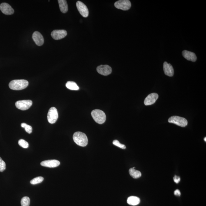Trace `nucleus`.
<instances>
[{
  "instance_id": "c756f323",
  "label": "nucleus",
  "mask_w": 206,
  "mask_h": 206,
  "mask_svg": "<svg viewBox=\"0 0 206 206\" xmlns=\"http://www.w3.org/2000/svg\"><path fill=\"white\" fill-rule=\"evenodd\" d=\"M204 140L205 141V142L206 141V137H205V138H204Z\"/></svg>"
},
{
  "instance_id": "412c9836",
  "label": "nucleus",
  "mask_w": 206,
  "mask_h": 206,
  "mask_svg": "<svg viewBox=\"0 0 206 206\" xmlns=\"http://www.w3.org/2000/svg\"><path fill=\"white\" fill-rule=\"evenodd\" d=\"M30 198L28 197H24L21 200V204L22 206H29Z\"/></svg>"
},
{
  "instance_id": "bb28decb",
  "label": "nucleus",
  "mask_w": 206,
  "mask_h": 206,
  "mask_svg": "<svg viewBox=\"0 0 206 206\" xmlns=\"http://www.w3.org/2000/svg\"><path fill=\"white\" fill-rule=\"evenodd\" d=\"M173 180L174 182L176 183H177V184H178V183L180 182L181 178L180 177H178V176L175 175V177H173Z\"/></svg>"
},
{
  "instance_id": "1a4fd4ad",
  "label": "nucleus",
  "mask_w": 206,
  "mask_h": 206,
  "mask_svg": "<svg viewBox=\"0 0 206 206\" xmlns=\"http://www.w3.org/2000/svg\"><path fill=\"white\" fill-rule=\"evenodd\" d=\"M97 71L100 75L107 76L112 73V68L108 65H101L97 68Z\"/></svg>"
},
{
  "instance_id": "7ed1b4c3",
  "label": "nucleus",
  "mask_w": 206,
  "mask_h": 206,
  "mask_svg": "<svg viewBox=\"0 0 206 206\" xmlns=\"http://www.w3.org/2000/svg\"><path fill=\"white\" fill-rule=\"evenodd\" d=\"M91 114L93 119L98 124H103L106 121V114L101 110L96 109L93 110Z\"/></svg>"
},
{
  "instance_id": "aec40b11",
  "label": "nucleus",
  "mask_w": 206,
  "mask_h": 206,
  "mask_svg": "<svg viewBox=\"0 0 206 206\" xmlns=\"http://www.w3.org/2000/svg\"><path fill=\"white\" fill-rule=\"evenodd\" d=\"M66 86L68 89L71 90H78L79 87L76 82L71 81H69L66 82Z\"/></svg>"
},
{
  "instance_id": "f257e3e1",
  "label": "nucleus",
  "mask_w": 206,
  "mask_h": 206,
  "mask_svg": "<svg viewBox=\"0 0 206 206\" xmlns=\"http://www.w3.org/2000/svg\"><path fill=\"white\" fill-rule=\"evenodd\" d=\"M73 139L76 144L82 147H85L88 142L86 135L81 132H77L74 134Z\"/></svg>"
},
{
  "instance_id": "39448f33",
  "label": "nucleus",
  "mask_w": 206,
  "mask_h": 206,
  "mask_svg": "<svg viewBox=\"0 0 206 206\" xmlns=\"http://www.w3.org/2000/svg\"><path fill=\"white\" fill-rule=\"evenodd\" d=\"M47 118L50 124H54L56 122L58 118V114L57 109L55 107H52L49 109Z\"/></svg>"
},
{
  "instance_id": "5701e85b",
  "label": "nucleus",
  "mask_w": 206,
  "mask_h": 206,
  "mask_svg": "<svg viewBox=\"0 0 206 206\" xmlns=\"http://www.w3.org/2000/svg\"><path fill=\"white\" fill-rule=\"evenodd\" d=\"M18 144L21 147L24 149L28 148L29 147V144L28 142L23 139H21L18 141Z\"/></svg>"
},
{
  "instance_id": "20e7f679",
  "label": "nucleus",
  "mask_w": 206,
  "mask_h": 206,
  "mask_svg": "<svg viewBox=\"0 0 206 206\" xmlns=\"http://www.w3.org/2000/svg\"><path fill=\"white\" fill-rule=\"evenodd\" d=\"M168 122L170 123H173L177 125L184 127L188 125V121L184 118L178 117V116H172L169 118Z\"/></svg>"
},
{
  "instance_id": "ddd939ff",
  "label": "nucleus",
  "mask_w": 206,
  "mask_h": 206,
  "mask_svg": "<svg viewBox=\"0 0 206 206\" xmlns=\"http://www.w3.org/2000/svg\"><path fill=\"white\" fill-rule=\"evenodd\" d=\"M158 98V95L156 93H153L150 94L144 100V104L150 105L156 103Z\"/></svg>"
},
{
  "instance_id": "a878e982",
  "label": "nucleus",
  "mask_w": 206,
  "mask_h": 206,
  "mask_svg": "<svg viewBox=\"0 0 206 206\" xmlns=\"http://www.w3.org/2000/svg\"><path fill=\"white\" fill-rule=\"evenodd\" d=\"M24 128L26 131L28 133L31 134L32 132V127L31 126L27 124V125Z\"/></svg>"
},
{
  "instance_id": "4468645a",
  "label": "nucleus",
  "mask_w": 206,
  "mask_h": 206,
  "mask_svg": "<svg viewBox=\"0 0 206 206\" xmlns=\"http://www.w3.org/2000/svg\"><path fill=\"white\" fill-rule=\"evenodd\" d=\"M32 38L37 45L41 46L43 45L44 43L43 37L39 32H34L33 33Z\"/></svg>"
},
{
  "instance_id": "f8f14e48",
  "label": "nucleus",
  "mask_w": 206,
  "mask_h": 206,
  "mask_svg": "<svg viewBox=\"0 0 206 206\" xmlns=\"http://www.w3.org/2000/svg\"><path fill=\"white\" fill-rule=\"evenodd\" d=\"M60 165L59 161L56 160H45L41 162L40 165L42 166L49 167V168H55Z\"/></svg>"
},
{
  "instance_id": "a211bd4d",
  "label": "nucleus",
  "mask_w": 206,
  "mask_h": 206,
  "mask_svg": "<svg viewBox=\"0 0 206 206\" xmlns=\"http://www.w3.org/2000/svg\"><path fill=\"white\" fill-rule=\"evenodd\" d=\"M140 202V198L135 196H131L127 199V203L130 205L135 206L138 205Z\"/></svg>"
},
{
  "instance_id": "f03ea898",
  "label": "nucleus",
  "mask_w": 206,
  "mask_h": 206,
  "mask_svg": "<svg viewBox=\"0 0 206 206\" xmlns=\"http://www.w3.org/2000/svg\"><path fill=\"white\" fill-rule=\"evenodd\" d=\"M29 82L24 80H14L9 84L10 89L14 90H21L25 89L29 85Z\"/></svg>"
},
{
  "instance_id": "f3484780",
  "label": "nucleus",
  "mask_w": 206,
  "mask_h": 206,
  "mask_svg": "<svg viewBox=\"0 0 206 206\" xmlns=\"http://www.w3.org/2000/svg\"><path fill=\"white\" fill-rule=\"evenodd\" d=\"M60 9L63 13H66L68 11V6L67 2L65 0H59Z\"/></svg>"
},
{
  "instance_id": "0eeeda50",
  "label": "nucleus",
  "mask_w": 206,
  "mask_h": 206,
  "mask_svg": "<svg viewBox=\"0 0 206 206\" xmlns=\"http://www.w3.org/2000/svg\"><path fill=\"white\" fill-rule=\"evenodd\" d=\"M32 104V101L29 100H19L15 103V106L17 108L22 110H28Z\"/></svg>"
},
{
  "instance_id": "c85d7f7f",
  "label": "nucleus",
  "mask_w": 206,
  "mask_h": 206,
  "mask_svg": "<svg viewBox=\"0 0 206 206\" xmlns=\"http://www.w3.org/2000/svg\"><path fill=\"white\" fill-rule=\"evenodd\" d=\"M27 124H26L25 123H22L21 124V126L23 128H24L25 127V126L27 125Z\"/></svg>"
},
{
  "instance_id": "2eb2a0df",
  "label": "nucleus",
  "mask_w": 206,
  "mask_h": 206,
  "mask_svg": "<svg viewBox=\"0 0 206 206\" xmlns=\"http://www.w3.org/2000/svg\"><path fill=\"white\" fill-rule=\"evenodd\" d=\"M163 70L165 75L169 77L173 76L174 74V70L173 67L170 63L165 62L163 63Z\"/></svg>"
},
{
  "instance_id": "9d476101",
  "label": "nucleus",
  "mask_w": 206,
  "mask_h": 206,
  "mask_svg": "<svg viewBox=\"0 0 206 206\" xmlns=\"http://www.w3.org/2000/svg\"><path fill=\"white\" fill-rule=\"evenodd\" d=\"M67 34V32L65 30H55L52 32L51 35L54 39L59 40L64 38Z\"/></svg>"
},
{
  "instance_id": "6ab92c4d",
  "label": "nucleus",
  "mask_w": 206,
  "mask_h": 206,
  "mask_svg": "<svg viewBox=\"0 0 206 206\" xmlns=\"http://www.w3.org/2000/svg\"><path fill=\"white\" fill-rule=\"evenodd\" d=\"M129 173L131 177L133 178L137 179L141 177V173L139 171L135 170V167L129 169Z\"/></svg>"
},
{
  "instance_id": "423d86ee",
  "label": "nucleus",
  "mask_w": 206,
  "mask_h": 206,
  "mask_svg": "<svg viewBox=\"0 0 206 206\" xmlns=\"http://www.w3.org/2000/svg\"><path fill=\"white\" fill-rule=\"evenodd\" d=\"M114 6L116 8L123 10H127L131 8V2L129 0H120L114 3Z\"/></svg>"
},
{
  "instance_id": "cd10ccee",
  "label": "nucleus",
  "mask_w": 206,
  "mask_h": 206,
  "mask_svg": "<svg viewBox=\"0 0 206 206\" xmlns=\"http://www.w3.org/2000/svg\"><path fill=\"white\" fill-rule=\"evenodd\" d=\"M174 194L176 195H177V196H180L181 192L179 190L177 189L174 192Z\"/></svg>"
},
{
  "instance_id": "393cba45",
  "label": "nucleus",
  "mask_w": 206,
  "mask_h": 206,
  "mask_svg": "<svg viewBox=\"0 0 206 206\" xmlns=\"http://www.w3.org/2000/svg\"><path fill=\"white\" fill-rule=\"evenodd\" d=\"M113 144L114 145L117 146V147L120 148L121 149H125L126 148L125 145L121 144L120 142L117 140H114L113 142Z\"/></svg>"
},
{
  "instance_id": "6e6552de",
  "label": "nucleus",
  "mask_w": 206,
  "mask_h": 206,
  "mask_svg": "<svg viewBox=\"0 0 206 206\" xmlns=\"http://www.w3.org/2000/svg\"><path fill=\"white\" fill-rule=\"evenodd\" d=\"M77 7L81 15L84 17H87L89 15V10L86 5L80 1H77Z\"/></svg>"
},
{
  "instance_id": "9b49d317",
  "label": "nucleus",
  "mask_w": 206,
  "mask_h": 206,
  "mask_svg": "<svg viewBox=\"0 0 206 206\" xmlns=\"http://www.w3.org/2000/svg\"><path fill=\"white\" fill-rule=\"evenodd\" d=\"M0 10L3 14L6 15L13 14L14 12V10L11 6L6 3H2L0 5Z\"/></svg>"
},
{
  "instance_id": "4be33fe9",
  "label": "nucleus",
  "mask_w": 206,
  "mask_h": 206,
  "mask_svg": "<svg viewBox=\"0 0 206 206\" xmlns=\"http://www.w3.org/2000/svg\"><path fill=\"white\" fill-rule=\"evenodd\" d=\"M44 179V178L41 177H35L30 181V183L33 185L39 184L43 182Z\"/></svg>"
},
{
  "instance_id": "dca6fc26",
  "label": "nucleus",
  "mask_w": 206,
  "mask_h": 206,
  "mask_svg": "<svg viewBox=\"0 0 206 206\" xmlns=\"http://www.w3.org/2000/svg\"><path fill=\"white\" fill-rule=\"evenodd\" d=\"M182 54L183 57L188 61H191L193 62H195L197 61V56L194 53L184 50L183 51Z\"/></svg>"
},
{
  "instance_id": "b1692460",
  "label": "nucleus",
  "mask_w": 206,
  "mask_h": 206,
  "mask_svg": "<svg viewBox=\"0 0 206 206\" xmlns=\"http://www.w3.org/2000/svg\"><path fill=\"white\" fill-rule=\"evenodd\" d=\"M6 164L3 161L1 157H0V172H3L6 170Z\"/></svg>"
}]
</instances>
